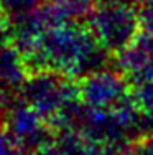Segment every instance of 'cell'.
<instances>
[{"instance_id":"6","label":"cell","mask_w":153,"mask_h":155,"mask_svg":"<svg viewBox=\"0 0 153 155\" xmlns=\"http://www.w3.org/2000/svg\"><path fill=\"white\" fill-rule=\"evenodd\" d=\"M30 69L23 53L12 40H0V84L20 96V89L27 81Z\"/></svg>"},{"instance_id":"14","label":"cell","mask_w":153,"mask_h":155,"mask_svg":"<svg viewBox=\"0 0 153 155\" xmlns=\"http://www.w3.org/2000/svg\"><path fill=\"white\" fill-rule=\"evenodd\" d=\"M18 147L8 130L5 129L3 122H0V155H17Z\"/></svg>"},{"instance_id":"4","label":"cell","mask_w":153,"mask_h":155,"mask_svg":"<svg viewBox=\"0 0 153 155\" xmlns=\"http://www.w3.org/2000/svg\"><path fill=\"white\" fill-rule=\"evenodd\" d=\"M79 97L89 109H115L132 97V84L120 71L100 69L78 81Z\"/></svg>"},{"instance_id":"10","label":"cell","mask_w":153,"mask_h":155,"mask_svg":"<svg viewBox=\"0 0 153 155\" xmlns=\"http://www.w3.org/2000/svg\"><path fill=\"white\" fill-rule=\"evenodd\" d=\"M132 101L142 114H153V81L133 83Z\"/></svg>"},{"instance_id":"9","label":"cell","mask_w":153,"mask_h":155,"mask_svg":"<svg viewBox=\"0 0 153 155\" xmlns=\"http://www.w3.org/2000/svg\"><path fill=\"white\" fill-rule=\"evenodd\" d=\"M56 23L81 21L97 7V0H45Z\"/></svg>"},{"instance_id":"11","label":"cell","mask_w":153,"mask_h":155,"mask_svg":"<svg viewBox=\"0 0 153 155\" xmlns=\"http://www.w3.org/2000/svg\"><path fill=\"white\" fill-rule=\"evenodd\" d=\"M0 2L10 12V15L15 17V15H20V13L30 12V10L36 8L45 0H0Z\"/></svg>"},{"instance_id":"16","label":"cell","mask_w":153,"mask_h":155,"mask_svg":"<svg viewBox=\"0 0 153 155\" xmlns=\"http://www.w3.org/2000/svg\"><path fill=\"white\" fill-rule=\"evenodd\" d=\"M129 81H130V84L138 83V81H153V60L148 61L140 71L135 73V74L129 76Z\"/></svg>"},{"instance_id":"1","label":"cell","mask_w":153,"mask_h":155,"mask_svg":"<svg viewBox=\"0 0 153 155\" xmlns=\"http://www.w3.org/2000/svg\"><path fill=\"white\" fill-rule=\"evenodd\" d=\"M30 73L54 71L71 79H82L105 69L110 53L81 21H66L43 33L30 53L23 54Z\"/></svg>"},{"instance_id":"7","label":"cell","mask_w":153,"mask_h":155,"mask_svg":"<svg viewBox=\"0 0 153 155\" xmlns=\"http://www.w3.org/2000/svg\"><path fill=\"white\" fill-rule=\"evenodd\" d=\"M56 143L61 155H129V147L94 142L78 130L58 132Z\"/></svg>"},{"instance_id":"17","label":"cell","mask_w":153,"mask_h":155,"mask_svg":"<svg viewBox=\"0 0 153 155\" xmlns=\"http://www.w3.org/2000/svg\"><path fill=\"white\" fill-rule=\"evenodd\" d=\"M10 27H12V15L0 2V40L5 38V35H8Z\"/></svg>"},{"instance_id":"3","label":"cell","mask_w":153,"mask_h":155,"mask_svg":"<svg viewBox=\"0 0 153 155\" xmlns=\"http://www.w3.org/2000/svg\"><path fill=\"white\" fill-rule=\"evenodd\" d=\"M79 96L78 81L54 71H33L20 89V99L51 120L71 99Z\"/></svg>"},{"instance_id":"15","label":"cell","mask_w":153,"mask_h":155,"mask_svg":"<svg viewBox=\"0 0 153 155\" xmlns=\"http://www.w3.org/2000/svg\"><path fill=\"white\" fill-rule=\"evenodd\" d=\"M17 155H61L59 147H58L56 140L46 145L36 147V149H27V150H18Z\"/></svg>"},{"instance_id":"2","label":"cell","mask_w":153,"mask_h":155,"mask_svg":"<svg viewBox=\"0 0 153 155\" xmlns=\"http://www.w3.org/2000/svg\"><path fill=\"white\" fill-rule=\"evenodd\" d=\"M87 27L109 53L117 56L140 33V13L135 3L100 2L87 18Z\"/></svg>"},{"instance_id":"12","label":"cell","mask_w":153,"mask_h":155,"mask_svg":"<svg viewBox=\"0 0 153 155\" xmlns=\"http://www.w3.org/2000/svg\"><path fill=\"white\" fill-rule=\"evenodd\" d=\"M129 155H153V135L142 134L129 145Z\"/></svg>"},{"instance_id":"13","label":"cell","mask_w":153,"mask_h":155,"mask_svg":"<svg viewBox=\"0 0 153 155\" xmlns=\"http://www.w3.org/2000/svg\"><path fill=\"white\" fill-rule=\"evenodd\" d=\"M140 33L153 38V5H140Z\"/></svg>"},{"instance_id":"8","label":"cell","mask_w":153,"mask_h":155,"mask_svg":"<svg viewBox=\"0 0 153 155\" xmlns=\"http://www.w3.org/2000/svg\"><path fill=\"white\" fill-rule=\"evenodd\" d=\"M153 60V38L138 33L137 38L123 51L115 56V66L127 78L140 71L148 61Z\"/></svg>"},{"instance_id":"5","label":"cell","mask_w":153,"mask_h":155,"mask_svg":"<svg viewBox=\"0 0 153 155\" xmlns=\"http://www.w3.org/2000/svg\"><path fill=\"white\" fill-rule=\"evenodd\" d=\"M3 125L15 140L18 150L36 149L56 140V130L49 120L21 99L7 112Z\"/></svg>"}]
</instances>
